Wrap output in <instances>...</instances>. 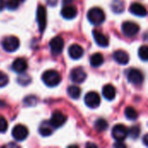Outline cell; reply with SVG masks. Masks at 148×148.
Here are the masks:
<instances>
[{
  "label": "cell",
  "instance_id": "cell-1",
  "mask_svg": "<svg viewBox=\"0 0 148 148\" xmlns=\"http://www.w3.org/2000/svg\"><path fill=\"white\" fill-rule=\"evenodd\" d=\"M42 82L45 83L46 86H48V87H56L61 82L62 76L59 74V72H57L56 70L50 69V70L45 71L42 74Z\"/></svg>",
  "mask_w": 148,
  "mask_h": 148
},
{
  "label": "cell",
  "instance_id": "cell-2",
  "mask_svg": "<svg viewBox=\"0 0 148 148\" xmlns=\"http://www.w3.org/2000/svg\"><path fill=\"white\" fill-rule=\"evenodd\" d=\"M106 16L104 11L98 7L92 8L88 12V19L94 25H100L105 21Z\"/></svg>",
  "mask_w": 148,
  "mask_h": 148
},
{
  "label": "cell",
  "instance_id": "cell-3",
  "mask_svg": "<svg viewBox=\"0 0 148 148\" xmlns=\"http://www.w3.org/2000/svg\"><path fill=\"white\" fill-rule=\"evenodd\" d=\"M19 44H20L19 39L14 36H6L2 42V46L3 49L7 52L16 51L19 48Z\"/></svg>",
  "mask_w": 148,
  "mask_h": 148
},
{
  "label": "cell",
  "instance_id": "cell-4",
  "mask_svg": "<svg viewBox=\"0 0 148 148\" xmlns=\"http://www.w3.org/2000/svg\"><path fill=\"white\" fill-rule=\"evenodd\" d=\"M36 21L38 23V28L41 33H42L46 28L47 24V11L44 6L39 5L36 10Z\"/></svg>",
  "mask_w": 148,
  "mask_h": 148
},
{
  "label": "cell",
  "instance_id": "cell-5",
  "mask_svg": "<svg viewBox=\"0 0 148 148\" xmlns=\"http://www.w3.org/2000/svg\"><path fill=\"white\" fill-rule=\"evenodd\" d=\"M140 31V26L134 22L127 21L122 24V32L127 37H133Z\"/></svg>",
  "mask_w": 148,
  "mask_h": 148
},
{
  "label": "cell",
  "instance_id": "cell-6",
  "mask_svg": "<svg viewBox=\"0 0 148 148\" xmlns=\"http://www.w3.org/2000/svg\"><path fill=\"white\" fill-rule=\"evenodd\" d=\"M127 79L128 82L134 85L139 86L143 83L144 81V75L142 72L137 69H131L127 72Z\"/></svg>",
  "mask_w": 148,
  "mask_h": 148
},
{
  "label": "cell",
  "instance_id": "cell-7",
  "mask_svg": "<svg viewBox=\"0 0 148 148\" xmlns=\"http://www.w3.org/2000/svg\"><path fill=\"white\" fill-rule=\"evenodd\" d=\"M128 134V130L122 124L115 125L112 130V136L117 141H123Z\"/></svg>",
  "mask_w": 148,
  "mask_h": 148
},
{
  "label": "cell",
  "instance_id": "cell-8",
  "mask_svg": "<svg viewBox=\"0 0 148 148\" xmlns=\"http://www.w3.org/2000/svg\"><path fill=\"white\" fill-rule=\"evenodd\" d=\"M29 135L28 128L21 124L15 126L12 129V136L16 141H23Z\"/></svg>",
  "mask_w": 148,
  "mask_h": 148
},
{
  "label": "cell",
  "instance_id": "cell-9",
  "mask_svg": "<svg viewBox=\"0 0 148 148\" xmlns=\"http://www.w3.org/2000/svg\"><path fill=\"white\" fill-rule=\"evenodd\" d=\"M85 104L90 108H96L101 104V97L96 92H88L84 97Z\"/></svg>",
  "mask_w": 148,
  "mask_h": 148
},
{
  "label": "cell",
  "instance_id": "cell-10",
  "mask_svg": "<svg viewBox=\"0 0 148 148\" xmlns=\"http://www.w3.org/2000/svg\"><path fill=\"white\" fill-rule=\"evenodd\" d=\"M66 116L61 111H55L52 114V116L49 121V124L53 128H58L64 125L66 122Z\"/></svg>",
  "mask_w": 148,
  "mask_h": 148
},
{
  "label": "cell",
  "instance_id": "cell-11",
  "mask_svg": "<svg viewBox=\"0 0 148 148\" xmlns=\"http://www.w3.org/2000/svg\"><path fill=\"white\" fill-rule=\"evenodd\" d=\"M50 50L53 55H59L64 48V41L60 36H56L49 42Z\"/></svg>",
  "mask_w": 148,
  "mask_h": 148
},
{
  "label": "cell",
  "instance_id": "cell-12",
  "mask_svg": "<svg viewBox=\"0 0 148 148\" xmlns=\"http://www.w3.org/2000/svg\"><path fill=\"white\" fill-rule=\"evenodd\" d=\"M70 78L75 83H82L86 80L87 74L82 68L77 67L72 69L71 74H70Z\"/></svg>",
  "mask_w": 148,
  "mask_h": 148
},
{
  "label": "cell",
  "instance_id": "cell-13",
  "mask_svg": "<svg viewBox=\"0 0 148 148\" xmlns=\"http://www.w3.org/2000/svg\"><path fill=\"white\" fill-rule=\"evenodd\" d=\"M12 69L18 74H22L23 72L26 71V69H28V63L26 62V60H24L23 58H16L11 66Z\"/></svg>",
  "mask_w": 148,
  "mask_h": 148
},
{
  "label": "cell",
  "instance_id": "cell-14",
  "mask_svg": "<svg viewBox=\"0 0 148 148\" xmlns=\"http://www.w3.org/2000/svg\"><path fill=\"white\" fill-rule=\"evenodd\" d=\"M69 55L72 59L77 60L84 55V49L79 44H72L69 48Z\"/></svg>",
  "mask_w": 148,
  "mask_h": 148
},
{
  "label": "cell",
  "instance_id": "cell-15",
  "mask_svg": "<svg viewBox=\"0 0 148 148\" xmlns=\"http://www.w3.org/2000/svg\"><path fill=\"white\" fill-rule=\"evenodd\" d=\"M113 57L114 61L121 65H126L129 62V56L124 50H116L114 53Z\"/></svg>",
  "mask_w": 148,
  "mask_h": 148
},
{
  "label": "cell",
  "instance_id": "cell-16",
  "mask_svg": "<svg viewBox=\"0 0 148 148\" xmlns=\"http://www.w3.org/2000/svg\"><path fill=\"white\" fill-rule=\"evenodd\" d=\"M61 14L63 18L65 19H73L77 15V9L75 6H72L70 4L65 5L61 11Z\"/></svg>",
  "mask_w": 148,
  "mask_h": 148
},
{
  "label": "cell",
  "instance_id": "cell-17",
  "mask_svg": "<svg viewBox=\"0 0 148 148\" xmlns=\"http://www.w3.org/2000/svg\"><path fill=\"white\" fill-rule=\"evenodd\" d=\"M129 10L132 14L138 16H147V10L144 5L139 3H133L130 5Z\"/></svg>",
  "mask_w": 148,
  "mask_h": 148
},
{
  "label": "cell",
  "instance_id": "cell-18",
  "mask_svg": "<svg viewBox=\"0 0 148 148\" xmlns=\"http://www.w3.org/2000/svg\"><path fill=\"white\" fill-rule=\"evenodd\" d=\"M93 36H94V38H95V42L101 46V47H108V38L104 35L102 34L101 32L95 29L93 31Z\"/></svg>",
  "mask_w": 148,
  "mask_h": 148
},
{
  "label": "cell",
  "instance_id": "cell-19",
  "mask_svg": "<svg viewBox=\"0 0 148 148\" xmlns=\"http://www.w3.org/2000/svg\"><path fill=\"white\" fill-rule=\"evenodd\" d=\"M102 95H103L104 98L107 99L108 101H112L116 96V89L113 85L107 84L103 87Z\"/></svg>",
  "mask_w": 148,
  "mask_h": 148
},
{
  "label": "cell",
  "instance_id": "cell-20",
  "mask_svg": "<svg viewBox=\"0 0 148 148\" xmlns=\"http://www.w3.org/2000/svg\"><path fill=\"white\" fill-rule=\"evenodd\" d=\"M53 133V130H52V127L51 125L49 124V122H47V121H43L41 125H40V127H39V134L43 136V137H48L49 135H51Z\"/></svg>",
  "mask_w": 148,
  "mask_h": 148
},
{
  "label": "cell",
  "instance_id": "cell-21",
  "mask_svg": "<svg viewBox=\"0 0 148 148\" xmlns=\"http://www.w3.org/2000/svg\"><path fill=\"white\" fill-rule=\"evenodd\" d=\"M104 62V57L101 53H95L90 57V65L94 68L100 67Z\"/></svg>",
  "mask_w": 148,
  "mask_h": 148
},
{
  "label": "cell",
  "instance_id": "cell-22",
  "mask_svg": "<svg viewBox=\"0 0 148 148\" xmlns=\"http://www.w3.org/2000/svg\"><path fill=\"white\" fill-rule=\"evenodd\" d=\"M111 9L114 13H121L124 11L125 4L122 0H113L111 3Z\"/></svg>",
  "mask_w": 148,
  "mask_h": 148
},
{
  "label": "cell",
  "instance_id": "cell-23",
  "mask_svg": "<svg viewBox=\"0 0 148 148\" xmlns=\"http://www.w3.org/2000/svg\"><path fill=\"white\" fill-rule=\"evenodd\" d=\"M81 88L77 86H69L68 88V95L74 100H77L81 96Z\"/></svg>",
  "mask_w": 148,
  "mask_h": 148
},
{
  "label": "cell",
  "instance_id": "cell-24",
  "mask_svg": "<svg viewBox=\"0 0 148 148\" xmlns=\"http://www.w3.org/2000/svg\"><path fill=\"white\" fill-rule=\"evenodd\" d=\"M125 115H126V117L128 120H130V121H135V120H137V118L139 116V114L136 111V109H134V108L127 107L125 109Z\"/></svg>",
  "mask_w": 148,
  "mask_h": 148
},
{
  "label": "cell",
  "instance_id": "cell-25",
  "mask_svg": "<svg viewBox=\"0 0 148 148\" xmlns=\"http://www.w3.org/2000/svg\"><path fill=\"white\" fill-rule=\"evenodd\" d=\"M108 127V123L104 119H98L95 123V128L98 132H103Z\"/></svg>",
  "mask_w": 148,
  "mask_h": 148
},
{
  "label": "cell",
  "instance_id": "cell-26",
  "mask_svg": "<svg viewBox=\"0 0 148 148\" xmlns=\"http://www.w3.org/2000/svg\"><path fill=\"white\" fill-rule=\"evenodd\" d=\"M138 55L140 56V58L142 61H147L148 59V48L147 45H143L139 49L138 51Z\"/></svg>",
  "mask_w": 148,
  "mask_h": 148
},
{
  "label": "cell",
  "instance_id": "cell-27",
  "mask_svg": "<svg viewBox=\"0 0 148 148\" xmlns=\"http://www.w3.org/2000/svg\"><path fill=\"white\" fill-rule=\"evenodd\" d=\"M140 127H137V126H134V127H132L129 129L128 134H127V135H129L130 138L136 140V139L140 136Z\"/></svg>",
  "mask_w": 148,
  "mask_h": 148
},
{
  "label": "cell",
  "instance_id": "cell-28",
  "mask_svg": "<svg viewBox=\"0 0 148 148\" xmlns=\"http://www.w3.org/2000/svg\"><path fill=\"white\" fill-rule=\"evenodd\" d=\"M17 82H18L19 84H21V85H23V86H26V85H28V84L31 82V79H30V77H29V75H25L24 72H23V73H22V75L17 78Z\"/></svg>",
  "mask_w": 148,
  "mask_h": 148
},
{
  "label": "cell",
  "instance_id": "cell-29",
  "mask_svg": "<svg viewBox=\"0 0 148 148\" xmlns=\"http://www.w3.org/2000/svg\"><path fill=\"white\" fill-rule=\"evenodd\" d=\"M20 3V0H8L6 2V7L10 10H14L19 7Z\"/></svg>",
  "mask_w": 148,
  "mask_h": 148
},
{
  "label": "cell",
  "instance_id": "cell-30",
  "mask_svg": "<svg viewBox=\"0 0 148 148\" xmlns=\"http://www.w3.org/2000/svg\"><path fill=\"white\" fill-rule=\"evenodd\" d=\"M36 102H37V99H36V97H35L33 95H29V96L25 97L24 100H23V103L26 106H29V107L36 106Z\"/></svg>",
  "mask_w": 148,
  "mask_h": 148
},
{
  "label": "cell",
  "instance_id": "cell-31",
  "mask_svg": "<svg viewBox=\"0 0 148 148\" xmlns=\"http://www.w3.org/2000/svg\"><path fill=\"white\" fill-rule=\"evenodd\" d=\"M8 82H9L8 75L3 72H0V88L5 87L8 84Z\"/></svg>",
  "mask_w": 148,
  "mask_h": 148
},
{
  "label": "cell",
  "instance_id": "cell-32",
  "mask_svg": "<svg viewBox=\"0 0 148 148\" xmlns=\"http://www.w3.org/2000/svg\"><path fill=\"white\" fill-rule=\"evenodd\" d=\"M7 129H8L7 121L3 116H0V133H5Z\"/></svg>",
  "mask_w": 148,
  "mask_h": 148
},
{
  "label": "cell",
  "instance_id": "cell-33",
  "mask_svg": "<svg viewBox=\"0 0 148 148\" xmlns=\"http://www.w3.org/2000/svg\"><path fill=\"white\" fill-rule=\"evenodd\" d=\"M57 1L58 0H46L47 3L50 6H56V3H57Z\"/></svg>",
  "mask_w": 148,
  "mask_h": 148
},
{
  "label": "cell",
  "instance_id": "cell-34",
  "mask_svg": "<svg viewBox=\"0 0 148 148\" xmlns=\"http://www.w3.org/2000/svg\"><path fill=\"white\" fill-rule=\"evenodd\" d=\"M147 138H148L147 134H145V135H144V137H143V142H144L145 146H147H147H148Z\"/></svg>",
  "mask_w": 148,
  "mask_h": 148
},
{
  "label": "cell",
  "instance_id": "cell-35",
  "mask_svg": "<svg viewBox=\"0 0 148 148\" xmlns=\"http://www.w3.org/2000/svg\"><path fill=\"white\" fill-rule=\"evenodd\" d=\"M73 2V0H62V4L63 5H69Z\"/></svg>",
  "mask_w": 148,
  "mask_h": 148
},
{
  "label": "cell",
  "instance_id": "cell-36",
  "mask_svg": "<svg viewBox=\"0 0 148 148\" xmlns=\"http://www.w3.org/2000/svg\"><path fill=\"white\" fill-rule=\"evenodd\" d=\"M3 7H4V2L3 0H0V11L3 10Z\"/></svg>",
  "mask_w": 148,
  "mask_h": 148
},
{
  "label": "cell",
  "instance_id": "cell-37",
  "mask_svg": "<svg viewBox=\"0 0 148 148\" xmlns=\"http://www.w3.org/2000/svg\"><path fill=\"white\" fill-rule=\"evenodd\" d=\"M23 1H24V0H20V2H23Z\"/></svg>",
  "mask_w": 148,
  "mask_h": 148
}]
</instances>
